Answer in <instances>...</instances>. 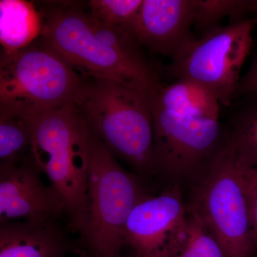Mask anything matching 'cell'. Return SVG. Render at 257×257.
Listing matches in <instances>:
<instances>
[{
    "label": "cell",
    "instance_id": "obj_8",
    "mask_svg": "<svg viewBox=\"0 0 257 257\" xmlns=\"http://www.w3.org/2000/svg\"><path fill=\"white\" fill-rule=\"evenodd\" d=\"M187 207L215 236L226 257H253L256 248L250 233L239 164L224 145Z\"/></svg>",
    "mask_w": 257,
    "mask_h": 257
},
{
    "label": "cell",
    "instance_id": "obj_9",
    "mask_svg": "<svg viewBox=\"0 0 257 257\" xmlns=\"http://www.w3.org/2000/svg\"><path fill=\"white\" fill-rule=\"evenodd\" d=\"M187 219L177 186L158 195L147 194L128 216L125 246L133 250L134 257H175Z\"/></svg>",
    "mask_w": 257,
    "mask_h": 257
},
{
    "label": "cell",
    "instance_id": "obj_11",
    "mask_svg": "<svg viewBox=\"0 0 257 257\" xmlns=\"http://www.w3.org/2000/svg\"><path fill=\"white\" fill-rule=\"evenodd\" d=\"M196 0H143L130 31L140 45L175 58L194 40Z\"/></svg>",
    "mask_w": 257,
    "mask_h": 257
},
{
    "label": "cell",
    "instance_id": "obj_21",
    "mask_svg": "<svg viewBox=\"0 0 257 257\" xmlns=\"http://www.w3.org/2000/svg\"><path fill=\"white\" fill-rule=\"evenodd\" d=\"M249 11L256 13V18L253 20H254L255 23H257V0H251V3H250L249 5Z\"/></svg>",
    "mask_w": 257,
    "mask_h": 257
},
{
    "label": "cell",
    "instance_id": "obj_13",
    "mask_svg": "<svg viewBox=\"0 0 257 257\" xmlns=\"http://www.w3.org/2000/svg\"><path fill=\"white\" fill-rule=\"evenodd\" d=\"M42 13L33 3L25 0L0 1L1 55L16 53L31 45L41 37Z\"/></svg>",
    "mask_w": 257,
    "mask_h": 257
},
{
    "label": "cell",
    "instance_id": "obj_19",
    "mask_svg": "<svg viewBox=\"0 0 257 257\" xmlns=\"http://www.w3.org/2000/svg\"><path fill=\"white\" fill-rule=\"evenodd\" d=\"M246 205L250 233L253 244L257 247V170L239 164Z\"/></svg>",
    "mask_w": 257,
    "mask_h": 257
},
{
    "label": "cell",
    "instance_id": "obj_5",
    "mask_svg": "<svg viewBox=\"0 0 257 257\" xmlns=\"http://www.w3.org/2000/svg\"><path fill=\"white\" fill-rule=\"evenodd\" d=\"M84 77L43 40L0 61V118L27 119L73 101Z\"/></svg>",
    "mask_w": 257,
    "mask_h": 257
},
{
    "label": "cell",
    "instance_id": "obj_6",
    "mask_svg": "<svg viewBox=\"0 0 257 257\" xmlns=\"http://www.w3.org/2000/svg\"><path fill=\"white\" fill-rule=\"evenodd\" d=\"M42 40L82 77L119 82L150 95L160 84L147 62L134 60L99 41L87 14L60 5L42 14Z\"/></svg>",
    "mask_w": 257,
    "mask_h": 257
},
{
    "label": "cell",
    "instance_id": "obj_14",
    "mask_svg": "<svg viewBox=\"0 0 257 257\" xmlns=\"http://www.w3.org/2000/svg\"><path fill=\"white\" fill-rule=\"evenodd\" d=\"M224 145L239 164L257 170V101L236 111Z\"/></svg>",
    "mask_w": 257,
    "mask_h": 257
},
{
    "label": "cell",
    "instance_id": "obj_20",
    "mask_svg": "<svg viewBox=\"0 0 257 257\" xmlns=\"http://www.w3.org/2000/svg\"><path fill=\"white\" fill-rule=\"evenodd\" d=\"M257 94V56L254 57L246 74L240 79L236 97Z\"/></svg>",
    "mask_w": 257,
    "mask_h": 257
},
{
    "label": "cell",
    "instance_id": "obj_2",
    "mask_svg": "<svg viewBox=\"0 0 257 257\" xmlns=\"http://www.w3.org/2000/svg\"><path fill=\"white\" fill-rule=\"evenodd\" d=\"M74 104L114 158L138 173H155L150 96L114 81L84 77Z\"/></svg>",
    "mask_w": 257,
    "mask_h": 257
},
{
    "label": "cell",
    "instance_id": "obj_12",
    "mask_svg": "<svg viewBox=\"0 0 257 257\" xmlns=\"http://www.w3.org/2000/svg\"><path fill=\"white\" fill-rule=\"evenodd\" d=\"M62 220L0 223V257H70L80 251Z\"/></svg>",
    "mask_w": 257,
    "mask_h": 257
},
{
    "label": "cell",
    "instance_id": "obj_22",
    "mask_svg": "<svg viewBox=\"0 0 257 257\" xmlns=\"http://www.w3.org/2000/svg\"><path fill=\"white\" fill-rule=\"evenodd\" d=\"M70 257H82V256H78V255H75V256H70Z\"/></svg>",
    "mask_w": 257,
    "mask_h": 257
},
{
    "label": "cell",
    "instance_id": "obj_10",
    "mask_svg": "<svg viewBox=\"0 0 257 257\" xmlns=\"http://www.w3.org/2000/svg\"><path fill=\"white\" fill-rule=\"evenodd\" d=\"M29 153L11 164H0V223L16 220L67 221V207Z\"/></svg>",
    "mask_w": 257,
    "mask_h": 257
},
{
    "label": "cell",
    "instance_id": "obj_18",
    "mask_svg": "<svg viewBox=\"0 0 257 257\" xmlns=\"http://www.w3.org/2000/svg\"><path fill=\"white\" fill-rule=\"evenodd\" d=\"M143 3V0H92L89 2L88 15L104 26L130 30Z\"/></svg>",
    "mask_w": 257,
    "mask_h": 257
},
{
    "label": "cell",
    "instance_id": "obj_3",
    "mask_svg": "<svg viewBox=\"0 0 257 257\" xmlns=\"http://www.w3.org/2000/svg\"><path fill=\"white\" fill-rule=\"evenodd\" d=\"M147 194L91 132L87 201L74 231L81 256L123 257L128 216Z\"/></svg>",
    "mask_w": 257,
    "mask_h": 257
},
{
    "label": "cell",
    "instance_id": "obj_1",
    "mask_svg": "<svg viewBox=\"0 0 257 257\" xmlns=\"http://www.w3.org/2000/svg\"><path fill=\"white\" fill-rule=\"evenodd\" d=\"M155 172L187 175L219 152V104L194 83L158 84L150 92Z\"/></svg>",
    "mask_w": 257,
    "mask_h": 257
},
{
    "label": "cell",
    "instance_id": "obj_23",
    "mask_svg": "<svg viewBox=\"0 0 257 257\" xmlns=\"http://www.w3.org/2000/svg\"><path fill=\"white\" fill-rule=\"evenodd\" d=\"M256 257H257V256H256Z\"/></svg>",
    "mask_w": 257,
    "mask_h": 257
},
{
    "label": "cell",
    "instance_id": "obj_4",
    "mask_svg": "<svg viewBox=\"0 0 257 257\" xmlns=\"http://www.w3.org/2000/svg\"><path fill=\"white\" fill-rule=\"evenodd\" d=\"M30 121V155L63 199L74 233L87 201L90 130L73 101Z\"/></svg>",
    "mask_w": 257,
    "mask_h": 257
},
{
    "label": "cell",
    "instance_id": "obj_17",
    "mask_svg": "<svg viewBox=\"0 0 257 257\" xmlns=\"http://www.w3.org/2000/svg\"><path fill=\"white\" fill-rule=\"evenodd\" d=\"M250 3L251 0H196L194 25L204 35L219 27L226 17L230 23H237L249 13Z\"/></svg>",
    "mask_w": 257,
    "mask_h": 257
},
{
    "label": "cell",
    "instance_id": "obj_16",
    "mask_svg": "<svg viewBox=\"0 0 257 257\" xmlns=\"http://www.w3.org/2000/svg\"><path fill=\"white\" fill-rule=\"evenodd\" d=\"M32 127L30 120L20 116L0 118V164H11L30 153Z\"/></svg>",
    "mask_w": 257,
    "mask_h": 257
},
{
    "label": "cell",
    "instance_id": "obj_7",
    "mask_svg": "<svg viewBox=\"0 0 257 257\" xmlns=\"http://www.w3.org/2000/svg\"><path fill=\"white\" fill-rule=\"evenodd\" d=\"M255 23L253 20H241L194 39L172 59L167 74L176 81H188L204 88L220 105H231L252 47Z\"/></svg>",
    "mask_w": 257,
    "mask_h": 257
},
{
    "label": "cell",
    "instance_id": "obj_15",
    "mask_svg": "<svg viewBox=\"0 0 257 257\" xmlns=\"http://www.w3.org/2000/svg\"><path fill=\"white\" fill-rule=\"evenodd\" d=\"M175 257H226L207 226L187 211V219Z\"/></svg>",
    "mask_w": 257,
    "mask_h": 257
}]
</instances>
